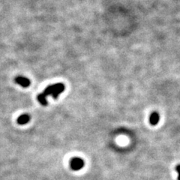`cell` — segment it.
I'll list each match as a JSON object with an SVG mask.
<instances>
[{
    "label": "cell",
    "instance_id": "cell-1",
    "mask_svg": "<svg viewBox=\"0 0 180 180\" xmlns=\"http://www.w3.org/2000/svg\"><path fill=\"white\" fill-rule=\"evenodd\" d=\"M64 90H65V86H64L63 83H58L53 84V85L47 86L43 93L38 95L37 99L40 104L44 106H46L47 105V99H46L47 96L52 95L53 98L56 99L58 98L59 95L61 94L62 92H63Z\"/></svg>",
    "mask_w": 180,
    "mask_h": 180
},
{
    "label": "cell",
    "instance_id": "cell-2",
    "mask_svg": "<svg viewBox=\"0 0 180 180\" xmlns=\"http://www.w3.org/2000/svg\"><path fill=\"white\" fill-rule=\"evenodd\" d=\"M84 161L80 158H74L70 161V167L73 170H80L83 168Z\"/></svg>",
    "mask_w": 180,
    "mask_h": 180
},
{
    "label": "cell",
    "instance_id": "cell-3",
    "mask_svg": "<svg viewBox=\"0 0 180 180\" xmlns=\"http://www.w3.org/2000/svg\"><path fill=\"white\" fill-rule=\"evenodd\" d=\"M15 82L17 83V84H19L20 86H23V87L24 88H26L29 86L30 85V80H29L28 78H24V77H22V76H18L17 77L15 78Z\"/></svg>",
    "mask_w": 180,
    "mask_h": 180
},
{
    "label": "cell",
    "instance_id": "cell-4",
    "mask_svg": "<svg viewBox=\"0 0 180 180\" xmlns=\"http://www.w3.org/2000/svg\"><path fill=\"white\" fill-rule=\"evenodd\" d=\"M30 116L29 114H23L21 116H19V118L17 119V123L19 125H26L27 124L29 121H30Z\"/></svg>",
    "mask_w": 180,
    "mask_h": 180
},
{
    "label": "cell",
    "instance_id": "cell-5",
    "mask_svg": "<svg viewBox=\"0 0 180 180\" xmlns=\"http://www.w3.org/2000/svg\"><path fill=\"white\" fill-rule=\"evenodd\" d=\"M160 120L159 114L158 113H152L149 116V122L152 126H155Z\"/></svg>",
    "mask_w": 180,
    "mask_h": 180
},
{
    "label": "cell",
    "instance_id": "cell-6",
    "mask_svg": "<svg viewBox=\"0 0 180 180\" xmlns=\"http://www.w3.org/2000/svg\"><path fill=\"white\" fill-rule=\"evenodd\" d=\"M176 170L178 173V180H180V165H178L176 168Z\"/></svg>",
    "mask_w": 180,
    "mask_h": 180
}]
</instances>
